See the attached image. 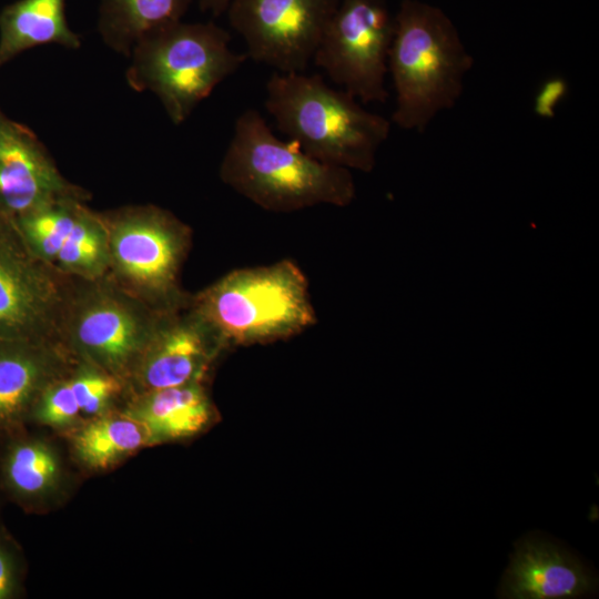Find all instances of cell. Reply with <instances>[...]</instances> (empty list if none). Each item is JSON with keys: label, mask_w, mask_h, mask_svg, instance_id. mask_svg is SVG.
I'll use <instances>...</instances> for the list:
<instances>
[{"label": "cell", "mask_w": 599, "mask_h": 599, "mask_svg": "<svg viewBox=\"0 0 599 599\" xmlns=\"http://www.w3.org/2000/svg\"><path fill=\"white\" fill-rule=\"evenodd\" d=\"M227 348L193 309L190 298L165 311L139 362L146 393L202 382Z\"/></svg>", "instance_id": "8fae6325"}, {"label": "cell", "mask_w": 599, "mask_h": 599, "mask_svg": "<svg viewBox=\"0 0 599 599\" xmlns=\"http://www.w3.org/2000/svg\"><path fill=\"white\" fill-rule=\"evenodd\" d=\"M230 42L231 34L214 22L181 20L155 29L132 48L126 83L136 92L155 94L172 123L182 124L247 60Z\"/></svg>", "instance_id": "5b68a950"}, {"label": "cell", "mask_w": 599, "mask_h": 599, "mask_svg": "<svg viewBox=\"0 0 599 599\" xmlns=\"http://www.w3.org/2000/svg\"><path fill=\"white\" fill-rule=\"evenodd\" d=\"M167 309L139 305L129 294L111 288H91L79 296L73 293L62 328L84 356L119 373L140 359Z\"/></svg>", "instance_id": "30bf717a"}, {"label": "cell", "mask_w": 599, "mask_h": 599, "mask_svg": "<svg viewBox=\"0 0 599 599\" xmlns=\"http://www.w3.org/2000/svg\"><path fill=\"white\" fill-rule=\"evenodd\" d=\"M598 579L577 557L537 535L515 542L498 597L507 599L578 598L596 592Z\"/></svg>", "instance_id": "4fadbf2b"}, {"label": "cell", "mask_w": 599, "mask_h": 599, "mask_svg": "<svg viewBox=\"0 0 599 599\" xmlns=\"http://www.w3.org/2000/svg\"><path fill=\"white\" fill-rule=\"evenodd\" d=\"M129 416L143 425L149 441L154 443L202 432L213 417V407L202 382H194L145 393Z\"/></svg>", "instance_id": "9a60e30c"}, {"label": "cell", "mask_w": 599, "mask_h": 599, "mask_svg": "<svg viewBox=\"0 0 599 599\" xmlns=\"http://www.w3.org/2000/svg\"><path fill=\"white\" fill-rule=\"evenodd\" d=\"M394 32L385 0H339L313 62L358 101L383 103Z\"/></svg>", "instance_id": "52a82bcc"}, {"label": "cell", "mask_w": 599, "mask_h": 599, "mask_svg": "<svg viewBox=\"0 0 599 599\" xmlns=\"http://www.w3.org/2000/svg\"><path fill=\"white\" fill-rule=\"evenodd\" d=\"M70 197L84 193L61 175L32 131L0 112V213L21 217Z\"/></svg>", "instance_id": "7c38bea8"}, {"label": "cell", "mask_w": 599, "mask_h": 599, "mask_svg": "<svg viewBox=\"0 0 599 599\" xmlns=\"http://www.w3.org/2000/svg\"><path fill=\"white\" fill-rule=\"evenodd\" d=\"M568 92V83L564 77L548 78L539 87L534 98V112L544 119L555 118L556 108Z\"/></svg>", "instance_id": "7402d4cb"}, {"label": "cell", "mask_w": 599, "mask_h": 599, "mask_svg": "<svg viewBox=\"0 0 599 599\" xmlns=\"http://www.w3.org/2000/svg\"><path fill=\"white\" fill-rule=\"evenodd\" d=\"M8 474L11 483L26 494H37L55 479L58 464L50 449L39 443L24 444L14 449Z\"/></svg>", "instance_id": "d6986e66"}, {"label": "cell", "mask_w": 599, "mask_h": 599, "mask_svg": "<svg viewBox=\"0 0 599 599\" xmlns=\"http://www.w3.org/2000/svg\"><path fill=\"white\" fill-rule=\"evenodd\" d=\"M80 412L99 413L119 389L116 380L97 372H85L70 380Z\"/></svg>", "instance_id": "ffe728a7"}, {"label": "cell", "mask_w": 599, "mask_h": 599, "mask_svg": "<svg viewBox=\"0 0 599 599\" xmlns=\"http://www.w3.org/2000/svg\"><path fill=\"white\" fill-rule=\"evenodd\" d=\"M264 105L280 131L307 155L348 170L369 172L390 131L389 120L365 110L319 74L274 71Z\"/></svg>", "instance_id": "7a4b0ae2"}, {"label": "cell", "mask_w": 599, "mask_h": 599, "mask_svg": "<svg viewBox=\"0 0 599 599\" xmlns=\"http://www.w3.org/2000/svg\"><path fill=\"white\" fill-rule=\"evenodd\" d=\"M145 443H149L145 428L128 415L92 422L78 434L75 448L87 465L106 468Z\"/></svg>", "instance_id": "e0dca14e"}, {"label": "cell", "mask_w": 599, "mask_h": 599, "mask_svg": "<svg viewBox=\"0 0 599 599\" xmlns=\"http://www.w3.org/2000/svg\"><path fill=\"white\" fill-rule=\"evenodd\" d=\"M12 568L7 556L0 551V599L6 598L12 589Z\"/></svg>", "instance_id": "603a6c76"}, {"label": "cell", "mask_w": 599, "mask_h": 599, "mask_svg": "<svg viewBox=\"0 0 599 599\" xmlns=\"http://www.w3.org/2000/svg\"><path fill=\"white\" fill-rule=\"evenodd\" d=\"M0 225V341H31L62 328L73 291L59 268Z\"/></svg>", "instance_id": "9c48e42d"}, {"label": "cell", "mask_w": 599, "mask_h": 599, "mask_svg": "<svg viewBox=\"0 0 599 599\" xmlns=\"http://www.w3.org/2000/svg\"><path fill=\"white\" fill-rule=\"evenodd\" d=\"M80 413V407L70 380L51 386L43 394L39 417L47 424L62 425L72 420Z\"/></svg>", "instance_id": "44dd1931"}, {"label": "cell", "mask_w": 599, "mask_h": 599, "mask_svg": "<svg viewBox=\"0 0 599 599\" xmlns=\"http://www.w3.org/2000/svg\"><path fill=\"white\" fill-rule=\"evenodd\" d=\"M220 177L271 212H294L321 204L346 206L355 196L348 169L323 163L294 141L278 139L254 109L243 111L235 120Z\"/></svg>", "instance_id": "6da1fadb"}, {"label": "cell", "mask_w": 599, "mask_h": 599, "mask_svg": "<svg viewBox=\"0 0 599 599\" xmlns=\"http://www.w3.org/2000/svg\"><path fill=\"white\" fill-rule=\"evenodd\" d=\"M193 0H101L98 31L103 43L126 58L150 31L181 21Z\"/></svg>", "instance_id": "2e32d148"}, {"label": "cell", "mask_w": 599, "mask_h": 599, "mask_svg": "<svg viewBox=\"0 0 599 599\" xmlns=\"http://www.w3.org/2000/svg\"><path fill=\"white\" fill-rule=\"evenodd\" d=\"M103 221L110 264L141 301L167 309L189 300L179 288L191 235L184 223L149 205L121 210Z\"/></svg>", "instance_id": "8992f818"}, {"label": "cell", "mask_w": 599, "mask_h": 599, "mask_svg": "<svg viewBox=\"0 0 599 599\" xmlns=\"http://www.w3.org/2000/svg\"><path fill=\"white\" fill-rule=\"evenodd\" d=\"M339 0H232L231 27L247 57L277 72H305Z\"/></svg>", "instance_id": "ba28073f"}, {"label": "cell", "mask_w": 599, "mask_h": 599, "mask_svg": "<svg viewBox=\"0 0 599 599\" xmlns=\"http://www.w3.org/2000/svg\"><path fill=\"white\" fill-rule=\"evenodd\" d=\"M44 44L77 50L81 38L68 24L65 0H18L0 12V68L19 53Z\"/></svg>", "instance_id": "5bb4252c"}, {"label": "cell", "mask_w": 599, "mask_h": 599, "mask_svg": "<svg viewBox=\"0 0 599 599\" xmlns=\"http://www.w3.org/2000/svg\"><path fill=\"white\" fill-rule=\"evenodd\" d=\"M232 0H197L199 8L204 13L217 18L226 12Z\"/></svg>", "instance_id": "cb8c5ba5"}, {"label": "cell", "mask_w": 599, "mask_h": 599, "mask_svg": "<svg viewBox=\"0 0 599 599\" xmlns=\"http://www.w3.org/2000/svg\"><path fill=\"white\" fill-rule=\"evenodd\" d=\"M49 374V361L34 351L0 352V420L19 413Z\"/></svg>", "instance_id": "ac0fdd59"}, {"label": "cell", "mask_w": 599, "mask_h": 599, "mask_svg": "<svg viewBox=\"0 0 599 599\" xmlns=\"http://www.w3.org/2000/svg\"><path fill=\"white\" fill-rule=\"evenodd\" d=\"M473 63L457 29L440 9L403 0L388 55L396 91L390 122L424 132L438 112L454 106Z\"/></svg>", "instance_id": "3957f363"}, {"label": "cell", "mask_w": 599, "mask_h": 599, "mask_svg": "<svg viewBox=\"0 0 599 599\" xmlns=\"http://www.w3.org/2000/svg\"><path fill=\"white\" fill-rule=\"evenodd\" d=\"M190 304L227 349L287 339L316 323L307 278L291 260L231 271Z\"/></svg>", "instance_id": "277c9868"}]
</instances>
